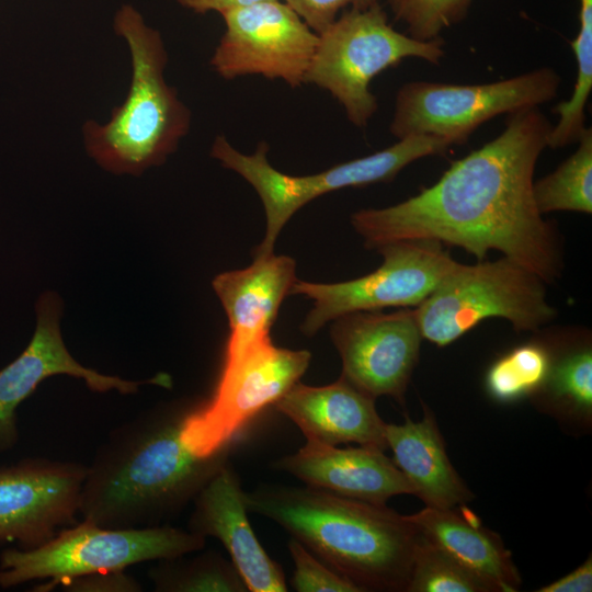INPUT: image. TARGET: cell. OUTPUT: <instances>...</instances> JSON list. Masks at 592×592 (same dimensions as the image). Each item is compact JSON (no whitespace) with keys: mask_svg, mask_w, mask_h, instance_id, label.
I'll list each match as a JSON object with an SVG mask.
<instances>
[{"mask_svg":"<svg viewBox=\"0 0 592 592\" xmlns=\"http://www.w3.org/2000/svg\"><path fill=\"white\" fill-rule=\"evenodd\" d=\"M551 126L538 107L511 113L497 137L454 161L435 183L398 204L360 209L351 224L368 249L432 240L477 261L497 250L550 284L563 269L561 236L538 212L533 182Z\"/></svg>","mask_w":592,"mask_h":592,"instance_id":"obj_1","label":"cell"},{"mask_svg":"<svg viewBox=\"0 0 592 592\" xmlns=\"http://www.w3.org/2000/svg\"><path fill=\"white\" fill-rule=\"evenodd\" d=\"M196 406L146 412L111 431L88 466L79 513L110 528L158 526L194 500L228 463L230 446L201 457L182 441Z\"/></svg>","mask_w":592,"mask_h":592,"instance_id":"obj_2","label":"cell"},{"mask_svg":"<svg viewBox=\"0 0 592 592\" xmlns=\"http://www.w3.org/2000/svg\"><path fill=\"white\" fill-rule=\"evenodd\" d=\"M244 502L361 591L407 590L420 538L407 515L310 486L260 485Z\"/></svg>","mask_w":592,"mask_h":592,"instance_id":"obj_3","label":"cell"},{"mask_svg":"<svg viewBox=\"0 0 592 592\" xmlns=\"http://www.w3.org/2000/svg\"><path fill=\"white\" fill-rule=\"evenodd\" d=\"M113 26L129 50L130 84L105 123L83 124V145L105 171L139 175L177 150L190 130L191 111L164 78L168 53L159 31L132 4L119 7Z\"/></svg>","mask_w":592,"mask_h":592,"instance_id":"obj_4","label":"cell"},{"mask_svg":"<svg viewBox=\"0 0 592 592\" xmlns=\"http://www.w3.org/2000/svg\"><path fill=\"white\" fill-rule=\"evenodd\" d=\"M442 36L420 41L396 31L380 3L346 9L325 31L305 76V83L328 91L357 128L367 126L378 110L372 80L407 58L440 65L445 55Z\"/></svg>","mask_w":592,"mask_h":592,"instance_id":"obj_5","label":"cell"},{"mask_svg":"<svg viewBox=\"0 0 592 592\" xmlns=\"http://www.w3.org/2000/svg\"><path fill=\"white\" fill-rule=\"evenodd\" d=\"M205 546V537L171 526L110 528L82 521L67 526L44 545L8 548L0 556V587L48 580L35 591L93 572L124 571L128 566L182 557Z\"/></svg>","mask_w":592,"mask_h":592,"instance_id":"obj_6","label":"cell"},{"mask_svg":"<svg viewBox=\"0 0 592 592\" xmlns=\"http://www.w3.org/2000/svg\"><path fill=\"white\" fill-rule=\"evenodd\" d=\"M413 310L422 338L437 346L453 343L488 318L505 319L521 332L538 331L557 316L546 283L505 257L458 263Z\"/></svg>","mask_w":592,"mask_h":592,"instance_id":"obj_7","label":"cell"},{"mask_svg":"<svg viewBox=\"0 0 592 592\" xmlns=\"http://www.w3.org/2000/svg\"><path fill=\"white\" fill-rule=\"evenodd\" d=\"M560 84L561 77L550 67L487 83L410 81L396 93L389 132L397 139L429 135L459 146L498 115L551 101Z\"/></svg>","mask_w":592,"mask_h":592,"instance_id":"obj_8","label":"cell"},{"mask_svg":"<svg viewBox=\"0 0 592 592\" xmlns=\"http://www.w3.org/2000/svg\"><path fill=\"white\" fill-rule=\"evenodd\" d=\"M310 358L306 350L274 345L269 335L225 361L210 401L186 415L181 431L183 443L201 457L230 446L252 418L299 382Z\"/></svg>","mask_w":592,"mask_h":592,"instance_id":"obj_9","label":"cell"},{"mask_svg":"<svg viewBox=\"0 0 592 592\" xmlns=\"http://www.w3.org/2000/svg\"><path fill=\"white\" fill-rule=\"evenodd\" d=\"M443 246L432 240L389 242L375 249L383 262L369 274L330 284L297 280L289 295L312 301L300 331L311 337L349 312L419 306L459 263Z\"/></svg>","mask_w":592,"mask_h":592,"instance_id":"obj_10","label":"cell"},{"mask_svg":"<svg viewBox=\"0 0 592 592\" xmlns=\"http://www.w3.org/2000/svg\"><path fill=\"white\" fill-rule=\"evenodd\" d=\"M221 16L225 32L209 61L218 76H262L292 88L305 83L318 34L287 3L265 0Z\"/></svg>","mask_w":592,"mask_h":592,"instance_id":"obj_11","label":"cell"},{"mask_svg":"<svg viewBox=\"0 0 592 592\" xmlns=\"http://www.w3.org/2000/svg\"><path fill=\"white\" fill-rule=\"evenodd\" d=\"M267 144L262 141L253 153H242L221 135L216 136L210 149V156L249 182L263 203L266 231L254 257L273 253L282 228L312 200L345 187L389 182L399 172L398 156L388 147L308 175L276 170L267 160Z\"/></svg>","mask_w":592,"mask_h":592,"instance_id":"obj_12","label":"cell"},{"mask_svg":"<svg viewBox=\"0 0 592 592\" xmlns=\"http://www.w3.org/2000/svg\"><path fill=\"white\" fill-rule=\"evenodd\" d=\"M331 322V341L342 361L340 377L375 399L389 396L405 406L423 339L414 310L354 311Z\"/></svg>","mask_w":592,"mask_h":592,"instance_id":"obj_13","label":"cell"},{"mask_svg":"<svg viewBox=\"0 0 592 592\" xmlns=\"http://www.w3.org/2000/svg\"><path fill=\"white\" fill-rule=\"evenodd\" d=\"M88 466L25 458L0 467V545L39 547L77 523Z\"/></svg>","mask_w":592,"mask_h":592,"instance_id":"obj_14","label":"cell"},{"mask_svg":"<svg viewBox=\"0 0 592 592\" xmlns=\"http://www.w3.org/2000/svg\"><path fill=\"white\" fill-rule=\"evenodd\" d=\"M36 312L37 323L29 345L0 371V452L11 449L16 444V408L47 377L65 374L83 379L93 391L106 392L115 389L122 395L137 392L143 384L169 383L164 375L145 382L126 380L101 374L78 363L61 338V301L55 293L47 292L39 297Z\"/></svg>","mask_w":592,"mask_h":592,"instance_id":"obj_15","label":"cell"},{"mask_svg":"<svg viewBox=\"0 0 592 592\" xmlns=\"http://www.w3.org/2000/svg\"><path fill=\"white\" fill-rule=\"evenodd\" d=\"M189 531L217 538L252 592H285L281 566L266 554L248 520L244 491L226 463L194 498Z\"/></svg>","mask_w":592,"mask_h":592,"instance_id":"obj_16","label":"cell"},{"mask_svg":"<svg viewBox=\"0 0 592 592\" xmlns=\"http://www.w3.org/2000/svg\"><path fill=\"white\" fill-rule=\"evenodd\" d=\"M273 467L306 486L375 504H386L394 496L413 494L392 459L376 447L339 448L306 441L301 448L277 459Z\"/></svg>","mask_w":592,"mask_h":592,"instance_id":"obj_17","label":"cell"},{"mask_svg":"<svg viewBox=\"0 0 592 592\" xmlns=\"http://www.w3.org/2000/svg\"><path fill=\"white\" fill-rule=\"evenodd\" d=\"M274 406L297 425L307 441L327 445L353 442L387 448L386 423L377 413L375 398L342 377L319 387L297 382Z\"/></svg>","mask_w":592,"mask_h":592,"instance_id":"obj_18","label":"cell"},{"mask_svg":"<svg viewBox=\"0 0 592 592\" xmlns=\"http://www.w3.org/2000/svg\"><path fill=\"white\" fill-rule=\"evenodd\" d=\"M296 281L295 260L273 253L254 257L250 266L224 272L213 280L229 321L225 361L270 335L281 304Z\"/></svg>","mask_w":592,"mask_h":592,"instance_id":"obj_19","label":"cell"},{"mask_svg":"<svg viewBox=\"0 0 592 592\" xmlns=\"http://www.w3.org/2000/svg\"><path fill=\"white\" fill-rule=\"evenodd\" d=\"M418 532L436 545L491 592H515L522 579L499 534L481 525L464 505L429 508L407 515Z\"/></svg>","mask_w":592,"mask_h":592,"instance_id":"obj_20","label":"cell"},{"mask_svg":"<svg viewBox=\"0 0 592 592\" xmlns=\"http://www.w3.org/2000/svg\"><path fill=\"white\" fill-rule=\"evenodd\" d=\"M423 408L424 414L419 421L386 423L385 439L392 452V462L412 487L413 494L426 506L465 505L474 494L453 467L432 411L426 406Z\"/></svg>","mask_w":592,"mask_h":592,"instance_id":"obj_21","label":"cell"},{"mask_svg":"<svg viewBox=\"0 0 592 592\" xmlns=\"http://www.w3.org/2000/svg\"><path fill=\"white\" fill-rule=\"evenodd\" d=\"M550 366L542 387L530 398L562 426L578 433L592 424V346L588 333L547 338Z\"/></svg>","mask_w":592,"mask_h":592,"instance_id":"obj_22","label":"cell"},{"mask_svg":"<svg viewBox=\"0 0 592 592\" xmlns=\"http://www.w3.org/2000/svg\"><path fill=\"white\" fill-rule=\"evenodd\" d=\"M578 147L559 167L533 182L538 212L592 213V128L585 127Z\"/></svg>","mask_w":592,"mask_h":592,"instance_id":"obj_23","label":"cell"},{"mask_svg":"<svg viewBox=\"0 0 592 592\" xmlns=\"http://www.w3.org/2000/svg\"><path fill=\"white\" fill-rule=\"evenodd\" d=\"M551 360L548 339H533L502 354L489 366L485 389L491 399L510 403L531 397L544 384Z\"/></svg>","mask_w":592,"mask_h":592,"instance_id":"obj_24","label":"cell"},{"mask_svg":"<svg viewBox=\"0 0 592 592\" xmlns=\"http://www.w3.org/2000/svg\"><path fill=\"white\" fill-rule=\"evenodd\" d=\"M579 31L570 43L577 78L571 96L558 103L553 113L559 116L551 126L548 147L563 148L577 143L585 126V107L592 90V0H579Z\"/></svg>","mask_w":592,"mask_h":592,"instance_id":"obj_25","label":"cell"},{"mask_svg":"<svg viewBox=\"0 0 592 592\" xmlns=\"http://www.w3.org/2000/svg\"><path fill=\"white\" fill-rule=\"evenodd\" d=\"M158 560L149 578L158 592H242L248 591L231 561L215 551L190 560Z\"/></svg>","mask_w":592,"mask_h":592,"instance_id":"obj_26","label":"cell"},{"mask_svg":"<svg viewBox=\"0 0 592 592\" xmlns=\"http://www.w3.org/2000/svg\"><path fill=\"white\" fill-rule=\"evenodd\" d=\"M406 592H490L443 549L420 534Z\"/></svg>","mask_w":592,"mask_h":592,"instance_id":"obj_27","label":"cell"},{"mask_svg":"<svg viewBox=\"0 0 592 592\" xmlns=\"http://www.w3.org/2000/svg\"><path fill=\"white\" fill-rule=\"evenodd\" d=\"M473 0H388L397 22L406 25L407 34L420 41H431L462 22Z\"/></svg>","mask_w":592,"mask_h":592,"instance_id":"obj_28","label":"cell"},{"mask_svg":"<svg viewBox=\"0 0 592 592\" xmlns=\"http://www.w3.org/2000/svg\"><path fill=\"white\" fill-rule=\"evenodd\" d=\"M294 563L292 585L298 592H361L350 580L331 569L295 538L288 540Z\"/></svg>","mask_w":592,"mask_h":592,"instance_id":"obj_29","label":"cell"},{"mask_svg":"<svg viewBox=\"0 0 592 592\" xmlns=\"http://www.w3.org/2000/svg\"><path fill=\"white\" fill-rule=\"evenodd\" d=\"M317 34L325 31L346 9H367L379 0H284Z\"/></svg>","mask_w":592,"mask_h":592,"instance_id":"obj_30","label":"cell"},{"mask_svg":"<svg viewBox=\"0 0 592 592\" xmlns=\"http://www.w3.org/2000/svg\"><path fill=\"white\" fill-rule=\"evenodd\" d=\"M69 592H139L141 584L124 571L93 572L60 584Z\"/></svg>","mask_w":592,"mask_h":592,"instance_id":"obj_31","label":"cell"},{"mask_svg":"<svg viewBox=\"0 0 592 592\" xmlns=\"http://www.w3.org/2000/svg\"><path fill=\"white\" fill-rule=\"evenodd\" d=\"M592 558H589L565 577L544 585L537 592H591Z\"/></svg>","mask_w":592,"mask_h":592,"instance_id":"obj_32","label":"cell"},{"mask_svg":"<svg viewBox=\"0 0 592 592\" xmlns=\"http://www.w3.org/2000/svg\"><path fill=\"white\" fill-rule=\"evenodd\" d=\"M178 3L193 11L197 14H205L207 12H218L220 14L237 9L240 7H246L252 3H257L265 0H177Z\"/></svg>","mask_w":592,"mask_h":592,"instance_id":"obj_33","label":"cell"}]
</instances>
